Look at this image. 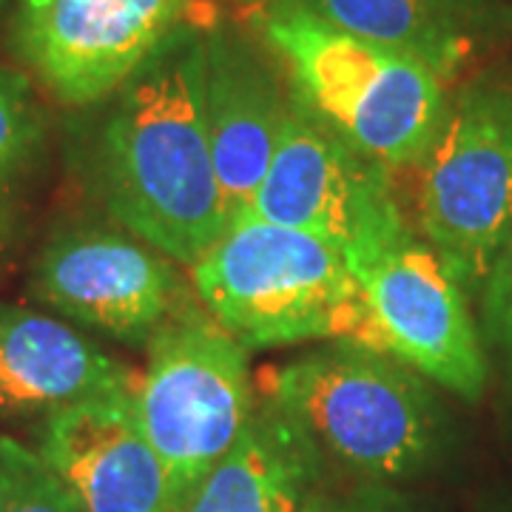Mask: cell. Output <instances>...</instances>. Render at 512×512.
Returning a JSON list of instances; mask_svg holds the SVG:
<instances>
[{
	"mask_svg": "<svg viewBox=\"0 0 512 512\" xmlns=\"http://www.w3.org/2000/svg\"><path fill=\"white\" fill-rule=\"evenodd\" d=\"M478 302L484 336L512 373V228L478 291Z\"/></svg>",
	"mask_w": 512,
	"mask_h": 512,
	"instance_id": "18",
	"label": "cell"
},
{
	"mask_svg": "<svg viewBox=\"0 0 512 512\" xmlns=\"http://www.w3.org/2000/svg\"><path fill=\"white\" fill-rule=\"evenodd\" d=\"M413 228L464 293L481 291L512 228V89L476 83L416 168Z\"/></svg>",
	"mask_w": 512,
	"mask_h": 512,
	"instance_id": "6",
	"label": "cell"
},
{
	"mask_svg": "<svg viewBox=\"0 0 512 512\" xmlns=\"http://www.w3.org/2000/svg\"><path fill=\"white\" fill-rule=\"evenodd\" d=\"M299 512H410L407 501L390 484L359 478L350 487H313Z\"/></svg>",
	"mask_w": 512,
	"mask_h": 512,
	"instance_id": "19",
	"label": "cell"
},
{
	"mask_svg": "<svg viewBox=\"0 0 512 512\" xmlns=\"http://www.w3.org/2000/svg\"><path fill=\"white\" fill-rule=\"evenodd\" d=\"M291 94L353 151L390 174L413 171L447 120V80L382 43L345 32L296 0L256 20Z\"/></svg>",
	"mask_w": 512,
	"mask_h": 512,
	"instance_id": "2",
	"label": "cell"
},
{
	"mask_svg": "<svg viewBox=\"0 0 512 512\" xmlns=\"http://www.w3.org/2000/svg\"><path fill=\"white\" fill-rule=\"evenodd\" d=\"M234 3H242V6H259V3H274V0H234Z\"/></svg>",
	"mask_w": 512,
	"mask_h": 512,
	"instance_id": "21",
	"label": "cell"
},
{
	"mask_svg": "<svg viewBox=\"0 0 512 512\" xmlns=\"http://www.w3.org/2000/svg\"><path fill=\"white\" fill-rule=\"evenodd\" d=\"M131 404L180 512L254 421L248 350L208 311L177 308L146 342Z\"/></svg>",
	"mask_w": 512,
	"mask_h": 512,
	"instance_id": "5",
	"label": "cell"
},
{
	"mask_svg": "<svg viewBox=\"0 0 512 512\" xmlns=\"http://www.w3.org/2000/svg\"><path fill=\"white\" fill-rule=\"evenodd\" d=\"M202 89L205 26L194 20L111 97L94 151L97 188L111 217L188 268L228 228Z\"/></svg>",
	"mask_w": 512,
	"mask_h": 512,
	"instance_id": "1",
	"label": "cell"
},
{
	"mask_svg": "<svg viewBox=\"0 0 512 512\" xmlns=\"http://www.w3.org/2000/svg\"><path fill=\"white\" fill-rule=\"evenodd\" d=\"M239 217L313 234L348 262L407 220L393 174L353 151L293 94L268 171Z\"/></svg>",
	"mask_w": 512,
	"mask_h": 512,
	"instance_id": "8",
	"label": "cell"
},
{
	"mask_svg": "<svg viewBox=\"0 0 512 512\" xmlns=\"http://www.w3.org/2000/svg\"><path fill=\"white\" fill-rule=\"evenodd\" d=\"M353 35L421 60L453 80L512 29L501 0H296Z\"/></svg>",
	"mask_w": 512,
	"mask_h": 512,
	"instance_id": "14",
	"label": "cell"
},
{
	"mask_svg": "<svg viewBox=\"0 0 512 512\" xmlns=\"http://www.w3.org/2000/svg\"><path fill=\"white\" fill-rule=\"evenodd\" d=\"M325 456L271 402H259L237 447L180 512H299L322 481Z\"/></svg>",
	"mask_w": 512,
	"mask_h": 512,
	"instance_id": "15",
	"label": "cell"
},
{
	"mask_svg": "<svg viewBox=\"0 0 512 512\" xmlns=\"http://www.w3.org/2000/svg\"><path fill=\"white\" fill-rule=\"evenodd\" d=\"M134 376L66 319L0 305V419H46L97 396L131 393Z\"/></svg>",
	"mask_w": 512,
	"mask_h": 512,
	"instance_id": "13",
	"label": "cell"
},
{
	"mask_svg": "<svg viewBox=\"0 0 512 512\" xmlns=\"http://www.w3.org/2000/svg\"><path fill=\"white\" fill-rule=\"evenodd\" d=\"M43 111L32 80L15 69H0V183L20 177L43 146Z\"/></svg>",
	"mask_w": 512,
	"mask_h": 512,
	"instance_id": "17",
	"label": "cell"
},
{
	"mask_svg": "<svg viewBox=\"0 0 512 512\" xmlns=\"http://www.w3.org/2000/svg\"><path fill=\"white\" fill-rule=\"evenodd\" d=\"M205 126L228 222L254 200L274 157L291 89L265 46L228 23L205 26Z\"/></svg>",
	"mask_w": 512,
	"mask_h": 512,
	"instance_id": "11",
	"label": "cell"
},
{
	"mask_svg": "<svg viewBox=\"0 0 512 512\" xmlns=\"http://www.w3.org/2000/svg\"><path fill=\"white\" fill-rule=\"evenodd\" d=\"M348 265L365 291L379 350L478 402L487 387L484 342L467 293L427 239L404 220Z\"/></svg>",
	"mask_w": 512,
	"mask_h": 512,
	"instance_id": "7",
	"label": "cell"
},
{
	"mask_svg": "<svg viewBox=\"0 0 512 512\" xmlns=\"http://www.w3.org/2000/svg\"><path fill=\"white\" fill-rule=\"evenodd\" d=\"M194 0H18L12 43L63 106H94L126 86L191 18Z\"/></svg>",
	"mask_w": 512,
	"mask_h": 512,
	"instance_id": "9",
	"label": "cell"
},
{
	"mask_svg": "<svg viewBox=\"0 0 512 512\" xmlns=\"http://www.w3.org/2000/svg\"><path fill=\"white\" fill-rule=\"evenodd\" d=\"M37 453L83 512H174L163 461L148 444L131 393L46 416Z\"/></svg>",
	"mask_w": 512,
	"mask_h": 512,
	"instance_id": "12",
	"label": "cell"
},
{
	"mask_svg": "<svg viewBox=\"0 0 512 512\" xmlns=\"http://www.w3.org/2000/svg\"><path fill=\"white\" fill-rule=\"evenodd\" d=\"M177 262L128 231L69 228L35 259L32 296L66 322L146 345L180 308Z\"/></svg>",
	"mask_w": 512,
	"mask_h": 512,
	"instance_id": "10",
	"label": "cell"
},
{
	"mask_svg": "<svg viewBox=\"0 0 512 512\" xmlns=\"http://www.w3.org/2000/svg\"><path fill=\"white\" fill-rule=\"evenodd\" d=\"M194 291L245 350L339 339L379 350L348 256L325 239L239 217L191 265Z\"/></svg>",
	"mask_w": 512,
	"mask_h": 512,
	"instance_id": "3",
	"label": "cell"
},
{
	"mask_svg": "<svg viewBox=\"0 0 512 512\" xmlns=\"http://www.w3.org/2000/svg\"><path fill=\"white\" fill-rule=\"evenodd\" d=\"M265 402L365 481L413 478L439 453L441 407L427 379L365 345L339 342L268 370Z\"/></svg>",
	"mask_w": 512,
	"mask_h": 512,
	"instance_id": "4",
	"label": "cell"
},
{
	"mask_svg": "<svg viewBox=\"0 0 512 512\" xmlns=\"http://www.w3.org/2000/svg\"><path fill=\"white\" fill-rule=\"evenodd\" d=\"M0 512H83L37 450L0 436Z\"/></svg>",
	"mask_w": 512,
	"mask_h": 512,
	"instance_id": "16",
	"label": "cell"
},
{
	"mask_svg": "<svg viewBox=\"0 0 512 512\" xmlns=\"http://www.w3.org/2000/svg\"><path fill=\"white\" fill-rule=\"evenodd\" d=\"M15 231V200L9 194V185L0 183V248Z\"/></svg>",
	"mask_w": 512,
	"mask_h": 512,
	"instance_id": "20",
	"label": "cell"
}]
</instances>
